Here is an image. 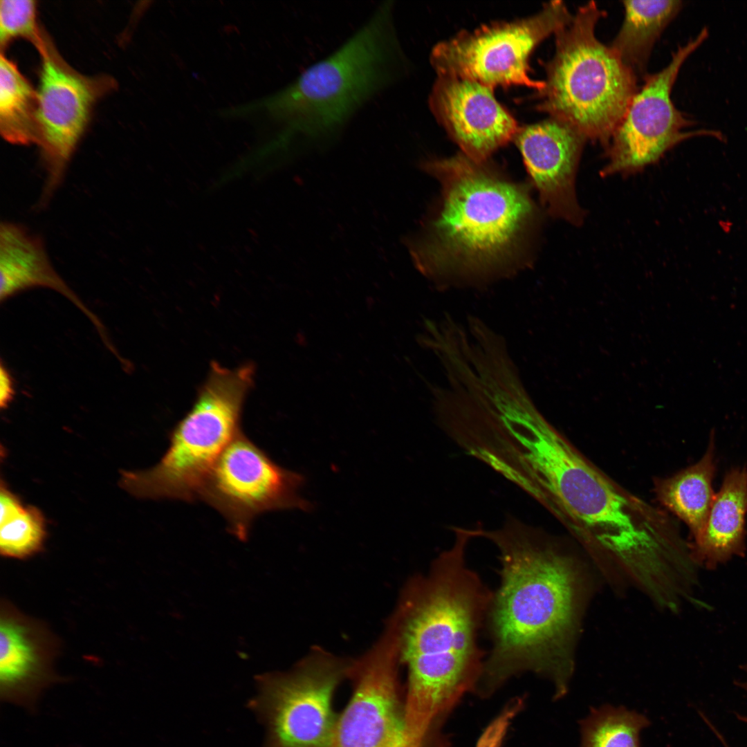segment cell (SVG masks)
Segmentation results:
<instances>
[{
  "label": "cell",
  "instance_id": "obj_1",
  "mask_svg": "<svg viewBox=\"0 0 747 747\" xmlns=\"http://www.w3.org/2000/svg\"><path fill=\"white\" fill-rule=\"evenodd\" d=\"M476 531L495 545L500 562L485 623L491 647L476 689L488 694L531 672L553 681L555 698L564 697L582 602L575 555L561 537L510 515Z\"/></svg>",
  "mask_w": 747,
  "mask_h": 747
},
{
  "label": "cell",
  "instance_id": "obj_2",
  "mask_svg": "<svg viewBox=\"0 0 747 747\" xmlns=\"http://www.w3.org/2000/svg\"><path fill=\"white\" fill-rule=\"evenodd\" d=\"M452 531V545L437 555L426 574L408 582L396 608L400 660L408 671L405 729L412 746L427 743L459 698L476 688L487 654L479 636L492 591L467 564L474 528Z\"/></svg>",
  "mask_w": 747,
  "mask_h": 747
},
{
  "label": "cell",
  "instance_id": "obj_3",
  "mask_svg": "<svg viewBox=\"0 0 747 747\" xmlns=\"http://www.w3.org/2000/svg\"><path fill=\"white\" fill-rule=\"evenodd\" d=\"M528 495L598 563L663 573L686 552L670 514L615 481L556 428Z\"/></svg>",
  "mask_w": 747,
  "mask_h": 747
},
{
  "label": "cell",
  "instance_id": "obj_4",
  "mask_svg": "<svg viewBox=\"0 0 747 747\" xmlns=\"http://www.w3.org/2000/svg\"><path fill=\"white\" fill-rule=\"evenodd\" d=\"M425 167L441 185L427 234L414 247L416 266L441 285L504 275L526 239L536 210L526 190L463 153Z\"/></svg>",
  "mask_w": 747,
  "mask_h": 747
},
{
  "label": "cell",
  "instance_id": "obj_5",
  "mask_svg": "<svg viewBox=\"0 0 747 747\" xmlns=\"http://www.w3.org/2000/svg\"><path fill=\"white\" fill-rule=\"evenodd\" d=\"M393 11L392 3L383 2L338 49L266 100L270 115L284 125L277 149L327 144L398 80L403 57Z\"/></svg>",
  "mask_w": 747,
  "mask_h": 747
},
{
  "label": "cell",
  "instance_id": "obj_6",
  "mask_svg": "<svg viewBox=\"0 0 747 747\" xmlns=\"http://www.w3.org/2000/svg\"><path fill=\"white\" fill-rule=\"evenodd\" d=\"M605 15L589 1L555 34L537 109L607 147L638 89L637 76L596 36Z\"/></svg>",
  "mask_w": 747,
  "mask_h": 747
},
{
  "label": "cell",
  "instance_id": "obj_7",
  "mask_svg": "<svg viewBox=\"0 0 747 747\" xmlns=\"http://www.w3.org/2000/svg\"><path fill=\"white\" fill-rule=\"evenodd\" d=\"M254 366L235 369L212 362L187 413L170 432L160 461L143 471H123L120 485L138 498L193 502L215 462L240 432L243 405L252 386Z\"/></svg>",
  "mask_w": 747,
  "mask_h": 747
},
{
  "label": "cell",
  "instance_id": "obj_8",
  "mask_svg": "<svg viewBox=\"0 0 747 747\" xmlns=\"http://www.w3.org/2000/svg\"><path fill=\"white\" fill-rule=\"evenodd\" d=\"M572 17L563 1H553L532 16L482 25L442 41L433 48L430 62L437 75L471 80L493 89L519 85L539 91L544 81L531 77L530 57Z\"/></svg>",
  "mask_w": 747,
  "mask_h": 747
},
{
  "label": "cell",
  "instance_id": "obj_9",
  "mask_svg": "<svg viewBox=\"0 0 747 747\" xmlns=\"http://www.w3.org/2000/svg\"><path fill=\"white\" fill-rule=\"evenodd\" d=\"M304 477L275 463L240 432L222 452L204 481L199 500L217 510L228 531L245 540L253 521L273 510H309L299 495Z\"/></svg>",
  "mask_w": 747,
  "mask_h": 747
},
{
  "label": "cell",
  "instance_id": "obj_10",
  "mask_svg": "<svg viewBox=\"0 0 747 747\" xmlns=\"http://www.w3.org/2000/svg\"><path fill=\"white\" fill-rule=\"evenodd\" d=\"M350 665L315 648L293 670L261 679L259 703L269 747H334L338 718L332 699Z\"/></svg>",
  "mask_w": 747,
  "mask_h": 747
},
{
  "label": "cell",
  "instance_id": "obj_11",
  "mask_svg": "<svg viewBox=\"0 0 747 747\" xmlns=\"http://www.w3.org/2000/svg\"><path fill=\"white\" fill-rule=\"evenodd\" d=\"M708 35L704 27L695 37L679 47L665 68L646 75L643 86L634 95L611 136L607 147L608 161L601 170L602 176L640 171L692 137L722 138L721 133L712 129L685 131L694 121L678 110L671 99L682 65Z\"/></svg>",
  "mask_w": 747,
  "mask_h": 747
},
{
  "label": "cell",
  "instance_id": "obj_12",
  "mask_svg": "<svg viewBox=\"0 0 747 747\" xmlns=\"http://www.w3.org/2000/svg\"><path fill=\"white\" fill-rule=\"evenodd\" d=\"M41 57L37 120L46 170L42 203L60 185L96 101L116 86L107 75L85 76L70 66L44 33L36 47Z\"/></svg>",
  "mask_w": 747,
  "mask_h": 747
},
{
  "label": "cell",
  "instance_id": "obj_13",
  "mask_svg": "<svg viewBox=\"0 0 747 747\" xmlns=\"http://www.w3.org/2000/svg\"><path fill=\"white\" fill-rule=\"evenodd\" d=\"M400 638L389 620L380 639L351 663V698L338 717L334 747H407L398 666Z\"/></svg>",
  "mask_w": 747,
  "mask_h": 747
},
{
  "label": "cell",
  "instance_id": "obj_14",
  "mask_svg": "<svg viewBox=\"0 0 747 747\" xmlns=\"http://www.w3.org/2000/svg\"><path fill=\"white\" fill-rule=\"evenodd\" d=\"M429 105L462 153L477 162L514 140L519 129L493 89L471 80L437 75Z\"/></svg>",
  "mask_w": 747,
  "mask_h": 747
},
{
  "label": "cell",
  "instance_id": "obj_15",
  "mask_svg": "<svg viewBox=\"0 0 747 747\" xmlns=\"http://www.w3.org/2000/svg\"><path fill=\"white\" fill-rule=\"evenodd\" d=\"M514 140L548 213L580 225L584 216L575 176L587 139L570 124L549 118L519 127Z\"/></svg>",
  "mask_w": 747,
  "mask_h": 747
},
{
  "label": "cell",
  "instance_id": "obj_16",
  "mask_svg": "<svg viewBox=\"0 0 747 747\" xmlns=\"http://www.w3.org/2000/svg\"><path fill=\"white\" fill-rule=\"evenodd\" d=\"M54 649L44 626L5 604L0 622L1 699L33 710L40 693L57 681Z\"/></svg>",
  "mask_w": 747,
  "mask_h": 747
},
{
  "label": "cell",
  "instance_id": "obj_17",
  "mask_svg": "<svg viewBox=\"0 0 747 747\" xmlns=\"http://www.w3.org/2000/svg\"><path fill=\"white\" fill-rule=\"evenodd\" d=\"M0 273L1 302L35 287L53 289L67 297L87 316L104 343L109 342L102 322L54 269L42 240L21 225L8 221L1 223Z\"/></svg>",
  "mask_w": 747,
  "mask_h": 747
},
{
  "label": "cell",
  "instance_id": "obj_18",
  "mask_svg": "<svg viewBox=\"0 0 747 747\" xmlns=\"http://www.w3.org/2000/svg\"><path fill=\"white\" fill-rule=\"evenodd\" d=\"M746 514L747 467L735 468L726 474L701 533L690 544L698 565L714 569L744 555Z\"/></svg>",
  "mask_w": 747,
  "mask_h": 747
},
{
  "label": "cell",
  "instance_id": "obj_19",
  "mask_svg": "<svg viewBox=\"0 0 747 747\" xmlns=\"http://www.w3.org/2000/svg\"><path fill=\"white\" fill-rule=\"evenodd\" d=\"M714 437L701 459L668 477L654 479L657 504L676 517L688 528L692 540L701 532L715 493L712 481L716 472Z\"/></svg>",
  "mask_w": 747,
  "mask_h": 747
},
{
  "label": "cell",
  "instance_id": "obj_20",
  "mask_svg": "<svg viewBox=\"0 0 747 747\" xmlns=\"http://www.w3.org/2000/svg\"><path fill=\"white\" fill-rule=\"evenodd\" d=\"M621 28L609 46L636 75H643L656 40L682 8L679 0L624 1Z\"/></svg>",
  "mask_w": 747,
  "mask_h": 747
},
{
  "label": "cell",
  "instance_id": "obj_21",
  "mask_svg": "<svg viewBox=\"0 0 747 747\" xmlns=\"http://www.w3.org/2000/svg\"><path fill=\"white\" fill-rule=\"evenodd\" d=\"M37 96L17 65L3 53L0 57V131L8 142L37 143Z\"/></svg>",
  "mask_w": 747,
  "mask_h": 747
},
{
  "label": "cell",
  "instance_id": "obj_22",
  "mask_svg": "<svg viewBox=\"0 0 747 747\" xmlns=\"http://www.w3.org/2000/svg\"><path fill=\"white\" fill-rule=\"evenodd\" d=\"M0 552L7 557L26 559L39 552L46 538L45 520L34 506H24L1 482Z\"/></svg>",
  "mask_w": 747,
  "mask_h": 747
},
{
  "label": "cell",
  "instance_id": "obj_23",
  "mask_svg": "<svg viewBox=\"0 0 747 747\" xmlns=\"http://www.w3.org/2000/svg\"><path fill=\"white\" fill-rule=\"evenodd\" d=\"M579 724L580 747H640V732L650 721L635 710L606 704L592 708Z\"/></svg>",
  "mask_w": 747,
  "mask_h": 747
},
{
  "label": "cell",
  "instance_id": "obj_24",
  "mask_svg": "<svg viewBox=\"0 0 747 747\" xmlns=\"http://www.w3.org/2000/svg\"><path fill=\"white\" fill-rule=\"evenodd\" d=\"M44 30L37 21L36 1L32 0H1L0 1V44L6 47L13 39L22 37L36 47L41 42Z\"/></svg>",
  "mask_w": 747,
  "mask_h": 747
},
{
  "label": "cell",
  "instance_id": "obj_25",
  "mask_svg": "<svg viewBox=\"0 0 747 747\" xmlns=\"http://www.w3.org/2000/svg\"><path fill=\"white\" fill-rule=\"evenodd\" d=\"M0 365V405L1 409H5L14 397V382L12 376L3 361L1 362Z\"/></svg>",
  "mask_w": 747,
  "mask_h": 747
},
{
  "label": "cell",
  "instance_id": "obj_26",
  "mask_svg": "<svg viewBox=\"0 0 747 747\" xmlns=\"http://www.w3.org/2000/svg\"><path fill=\"white\" fill-rule=\"evenodd\" d=\"M743 668H744V670H745V671H746V672H747V663L744 665V666L743 667ZM740 685H741V687H742L743 688H744L745 690H747V681H746V682H744V683H741V684H740Z\"/></svg>",
  "mask_w": 747,
  "mask_h": 747
},
{
  "label": "cell",
  "instance_id": "obj_27",
  "mask_svg": "<svg viewBox=\"0 0 747 747\" xmlns=\"http://www.w3.org/2000/svg\"><path fill=\"white\" fill-rule=\"evenodd\" d=\"M739 718L740 719H741L742 721H744L747 722V717H742V716H741V717H739Z\"/></svg>",
  "mask_w": 747,
  "mask_h": 747
}]
</instances>
